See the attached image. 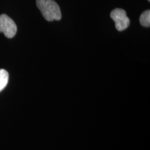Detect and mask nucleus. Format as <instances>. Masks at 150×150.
<instances>
[{"mask_svg":"<svg viewBox=\"0 0 150 150\" xmlns=\"http://www.w3.org/2000/svg\"><path fill=\"white\" fill-rule=\"evenodd\" d=\"M36 5L47 21L52 22L61 19V9L54 0H36Z\"/></svg>","mask_w":150,"mask_h":150,"instance_id":"f257e3e1","label":"nucleus"},{"mask_svg":"<svg viewBox=\"0 0 150 150\" xmlns=\"http://www.w3.org/2000/svg\"><path fill=\"white\" fill-rule=\"evenodd\" d=\"M110 18L115 22L116 29L120 31L127 29L130 24V20L127 16L126 11L123 9H114L110 13Z\"/></svg>","mask_w":150,"mask_h":150,"instance_id":"f03ea898","label":"nucleus"},{"mask_svg":"<svg viewBox=\"0 0 150 150\" xmlns=\"http://www.w3.org/2000/svg\"><path fill=\"white\" fill-rule=\"evenodd\" d=\"M0 32L6 37L12 38L16 34L17 26L13 20L8 16L2 14L0 16Z\"/></svg>","mask_w":150,"mask_h":150,"instance_id":"7ed1b4c3","label":"nucleus"},{"mask_svg":"<svg viewBox=\"0 0 150 150\" xmlns=\"http://www.w3.org/2000/svg\"><path fill=\"white\" fill-rule=\"evenodd\" d=\"M8 82V73L4 69L0 70V92L3 91Z\"/></svg>","mask_w":150,"mask_h":150,"instance_id":"20e7f679","label":"nucleus"},{"mask_svg":"<svg viewBox=\"0 0 150 150\" xmlns=\"http://www.w3.org/2000/svg\"><path fill=\"white\" fill-rule=\"evenodd\" d=\"M140 22L142 26L149 27L150 26V11L147 10L143 12L140 17Z\"/></svg>","mask_w":150,"mask_h":150,"instance_id":"39448f33","label":"nucleus"},{"mask_svg":"<svg viewBox=\"0 0 150 150\" xmlns=\"http://www.w3.org/2000/svg\"><path fill=\"white\" fill-rule=\"evenodd\" d=\"M148 1H150V0H148Z\"/></svg>","mask_w":150,"mask_h":150,"instance_id":"423d86ee","label":"nucleus"}]
</instances>
